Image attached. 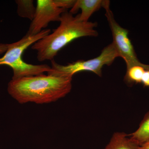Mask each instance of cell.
I'll use <instances>...</instances> for the list:
<instances>
[{
    "instance_id": "cell-1",
    "label": "cell",
    "mask_w": 149,
    "mask_h": 149,
    "mask_svg": "<svg viewBox=\"0 0 149 149\" xmlns=\"http://www.w3.org/2000/svg\"><path fill=\"white\" fill-rule=\"evenodd\" d=\"M72 78L42 74L12 79L8 92L20 104L50 103L64 97L70 92Z\"/></svg>"
},
{
    "instance_id": "cell-2",
    "label": "cell",
    "mask_w": 149,
    "mask_h": 149,
    "mask_svg": "<svg viewBox=\"0 0 149 149\" xmlns=\"http://www.w3.org/2000/svg\"><path fill=\"white\" fill-rule=\"evenodd\" d=\"M60 24L53 32L39 40L32 46L37 52L39 61L53 60L58 53L75 39L84 37H97L95 28L97 22L79 21L77 15L74 17L67 11L62 14Z\"/></svg>"
},
{
    "instance_id": "cell-3",
    "label": "cell",
    "mask_w": 149,
    "mask_h": 149,
    "mask_svg": "<svg viewBox=\"0 0 149 149\" xmlns=\"http://www.w3.org/2000/svg\"><path fill=\"white\" fill-rule=\"evenodd\" d=\"M50 33V29H43L36 35H32L27 32L19 41L8 44L6 52L3 57L0 58V65L10 67L13 71L12 79L35 76L49 72L51 70V67L48 65L29 64L22 60V56L29 46Z\"/></svg>"
},
{
    "instance_id": "cell-4",
    "label": "cell",
    "mask_w": 149,
    "mask_h": 149,
    "mask_svg": "<svg viewBox=\"0 0 149 149\" xmlns=\"http://www.w3.org/2000/svg\"><path fill=\"white\" fill-rule=\"evenodd\" d=\"M118 57L117 51L112 43L104 48L98 56L88 60H79L66 65H61L53 60L51 61V70L47 72V74L72 77L77 72L89 71L101 76L103 67L105 65H111Z\"/></svg>"
},
{
    "instance_id": "cell-5",
    "label": "cell",
    "mask_w": 149,
    "mask_h": 149,
    "mask_svg": "<svg viewBox=\"0 0 149 149\" xmlns=\"http://www.w3.org/2000/svg\"><path fill=\"white\" fill-rule=\"evenodd\" d=\"M102 7L105 10V16L112 35V43L119 56L125 61L127 68L140 64L141 62L137 57L133 44L128 37V31L116 21L110 8V1H103Z\"/></svg>"
},
{
    "instance_id": "cell-6",
    "label": "cell",
    "mask_w": 149,
    "mask_h": 149,
    "mask_svg": "<svg viewBox=\"0 0 149 149\" xmlns=\"http://www.w3.org/2000/svg\"><path fill=\"white\" fill-rule=\"evenodd\" d=\"M35 17L28 33L36 35L47 27L51 22H60L62 14L66 11L55 5L53 0H38Z\"/></svg>"
},
{
    "instance_id": "cell-7",
    "label": "cell",
    "mask_w": 149,
    "mask_h": 149,
    "mask_svg": "<svg viewBox=\"0 0 149 149\" xmlns=\"http://www.w3.org/2000/svg\"><path fill=\"white\" fill-rule=\"evenodd\" d=\"M103 1L102 0H77L70 13L74 14L80 9L81 13L77 15L78 19L82 22H88L92 15L102 7Z\"/></svg>"
},
{
    "instance_id": "cell-8",
    "label": "cell",
    "mask_w": 149,
    "mask_h": 149,
    "mask_svg": "<svg viewBox=\"0 0 149 149\" xmlns=\"http://www.w3.org/2000/svg\"><path fill=\"white\" fill-rule=\"evenodd\" d=\"M140 145L123 132L114 133L109 143L104 149H138Z\"/></svg>"
},
{
    "instance_id": "cell-9",
    "label": "cell",
    "mask_w": 149,
    "mask_h": 149,
    "mask_svg": "<svg viewBox=\"0 0 149 149\" xmlns=\"http://www.w3.org/2000/svg\"><path fill=\"white\" fill-rule=\"evenodd\" d=\"M149 68V65L143 64L142 63L127 68L124 77L125 82L129 85L141 83L145 72Z\"/></svg>"
},
{
    "instance_id": "cell-10",
    "label": "cell",
    "mask_w": 149,
    "mask_h": 149,
    "mask_svg": "<svg viewBox=\"0 0 149 149\" xmlns=\"http://www.w3.org/2000/svg\"><path fill=\"white\" fill-rule=\"evenodd\" d=\"M129 135L140 146L149 141V111L145 115L136 131Z\"/></svg>"
},
{
    "instance_id": "cell-11",
    "label": "cell",
    "mask_w": 149,
    "mask_h": 149,
    "mask_svg": "<svg viewBox=\"0 0 149 149\" xmlns=\"http://www.w3.org/2000/svg\"><path fill=\"white\" fill-rule=\"evenodd\" d=\"M17 13L19 16L29 19L31 21L35 17L36 8L34 5L32 0H17Z\"/></svg>"
},
{
    "instance_id": "cell-12",
    "label": "cell",
    "mask_w": 149,
    "mask_h": 149,
    "mask_svg": "<svg viewBox=\"0 0 149 149\" xmlns=\"http://www.w3.org/2000/svg\"><path fill=\"white\" fill-rule=\"evenodd\" d=\"M55 5L59 8L67 10L69 8H72L74 5L75 0H53Z\"/></svg>"
},
{
    "instance_id": "cell-13",
    "label": "cell",
    "mask_w": 149,
    "mask_h": 149,
    "mask_svg": "<svg viewBox=\"0 0 149 149\" xmlns=\"http://www.w3.org/2000/svg\"><path fill=\"white\" fill-rule=\"evenodd\" d=\"M7 48L8 44H0V54L5 53Z\"/></svg>"
},
{
    "instance_id": "cell-14",
    "label": "cell",
    "mask_w": 149,
    "mask_h": 149,
    "mask_svg": "<svg viewBox=\"0 0 149 149\" xmlns=\"http://www.w3.org/2000/svg\"><path fill=\"white\" fill-rule=\"evenodd\" d=\"M138 149H149V141L140 146Z\"/></svg>"
}]
</instances>
